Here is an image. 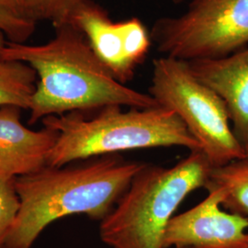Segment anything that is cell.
<instances>
[{
	"label": "cell",
	"mask_w": 248,
	"mask_h": 248,
	"mask_svg": "<svg viewBox=\"0 0 248 248\" xmlns=\"http://www.w3.org/2000/svg\"><path fill=\"white\" fill-rule=\"evenodd\" d=\"M75 166H46L14 179L19 211L4 248H31L53 222L75 214L102 221L113 210L145 163L117 155Z\"/></svg>",
	"instance_id": "cell-2"
},
{
	"label": "cell",
	"mask_w": 248,
	"mask_h": 248,
	"mask_svg": "<svg viewBox=\"0 0 248 248\" xmlns=\"http://www.w3.org/2000/svg\"><path fill=\"white\" fill-rule=\"evenodd\" d=\"M151 40L184 62L235 53L248 44V0H189L183 13L155 22Z\"/></svg>",
	"instance_id": "cell-6"
},
{
	"label": "cell",
	"mask_w": 248,
	"mask_h": 248,
	"mask_svg": "<svg viewBox=\"0 0 248 248\" xmlns=\"http://www.w3.org/2000/svg\"><path fill=\"white\" fill-rule=\"evenodd\" d=\"M124 37L125 53L135 67L138 66L149 52L151 36L138 18H130L120 22Z\"/></svg>",
	"instance_id": "cell-14"
},
{
	"label": "cell",
	"mask_w": 248,
	"mask_h": 248,
	"mask_svg": "<svg viewBox=\"0 0 248 248\" xmlns=\"http://www.w3.org/2000/svg\"><path fill=\"white\" fill-rule=\"evenodd\" d=\"M151 82L148 94L179 117L213 168L245 158L224 102L196 78L186 62L168 56L154 60Z\"/></svg>",
	"instance_id": "cell-5"
},
{
	"label": "cell",
	"mask_w": 248,
	"mask_h": 248,
	"mask_svg": "<svg viewBox=\"0 0 248 248\" xmlns=\"http://www.w3.org/2000/svg\"><path fill=\"white\" fill-rule=\"evenodd\" d=\"M204 187L222 188V208L248 218V158L213 168Z\"/></svg>",
	"instance_id": "cell-11"
},
{
	"label": "cell",
	"mask_w": 248,
	"mask_h": 248,
	"mask_svg": "<svg viewBox=\"0 0 248 248\" xmlns=\"http://www.w3.org/2000/svg\"><path fill=\"white\" fill-rule=\"evenodd\" d=\"M245 158H248V147L246 148V156H245Z\"/></svg>",
	"instance_id": "cell-20"
},
{
	"label": "cell",
	"mask_w": 248,
	"mask_h": 248,
	"mask_svg": "<svg viewBox=\"0 0 248 248\" xmlns=\"http://www.w3.org/2000/svg\"><path fill=\"white\" fill-rule=\"evenodd\" d=\"M71 26L87 38L98 59L122 84L132 79L136 67L128 59L120 22H113L106 12L89 0L75 10Z\"/></svg>",
	"instance_id": "cell-10"
},
{
	"label": "cell",
	"mask_w": 248,
	"mask_h": 248,
	"mask_svg": "<svg viewBox=\"0 0 248 248\" xmlns=\"http://www.w3.org/2000/svg\"><path fill=\"white\" fill-rule=\"evenodd\" d=\"M175 4H181L182 2H184L185 0H172Z\"/></svg>",
	"instance_id": "cell-19"
},
{
	"label": "cell",
	"mask_w": 248,
	"mask_h": 248,
	"mask_svg": "<svg viewBox=\"0 0 248 248\" xmlns=\"http://www.w3.org/2000/svg\"><path fill=\"white\" fill-rule=\"evenodd\" d=\"M37 78L35 70L25 62L0 59V108L30 109Z\"/></svg>",
	"instance_id": "cell-12"
},
{
	"label": "cell",
	"mask_w": 248,
	"mask_h": 248,
	"mask_svg": "<svg viewBox=\"0 0 248 248\" xmlns=\"http://www.w3.org/2000/svg\"><path fill=\"white\" fill-rule=\"evenodd\" d=\"M84 0H24L28 18L49 20L57 28L70 25L75 10Z\"/></svg>",
	"instance_id": "cell-13"
},
{
	"label": "cell",
	"mask_w": 248,
	"mask_h": 248,
	"mask_svg": "<svg viewBox=\"0 0 248 248\" xmlns=\"http://www.w3.org/2000/svg\"><path fill=\"white\" fill-rule=\"evenodd\" d=\"M212 165L202 150L190 151L171 168L145 164L99 226L109 248H165L170 220L188 194L205 186Z\"/></svg>",
	"instance_id": "cell-4"
},
{
	"label": "cell",
	"mask_w": 248,
	"mask_h": 248,
	"mask_svg": "<svg viewBox=\"0 0 248 248\" xmlns=\"http://www.w3.org/2000/svg\"><path fill=\"white\" fill-rule=\"evenodd\" d=\"M19 205L14 179L0 177V248H4L6 240L17 219Z\"/></svg>",
	"instance_id": "cell-15"
},
{
	"label": "cell",
	"mask_w": 248,
	"mask_h": 248,
	"mask_svg": "<svg viewBox=\"0 0 248 248\" xmlns=\"http://www.w3.org/2000/svg\"><path fill=\"white\" fill-rule=\"evenodd\" d=\"M0 59L31 66L38 83L30 108V124L48 116L101 109L108 106L160 107L151 97L120 83L98 59L87 38L65 25L43 45L7 42Z\"/></svg>",
	"instance_id": "cell-1"
},
{
	"label": "cell",
	"mask_w": 248,
	"mask_h": 248,
	"mask_svg": "<svg viewBox=\"0 0 248 248\" xmlns=\"http://www.w3.org/2000/svg\"><path fill=\"white\" fill-rule=\"evenodd\" d=\"M6 40H5V34L2 31H0V52L1 50L4 48V46L6 45Z\"/></svg>",
	"instance_id": "cell-18"
},
{
	"label": "cell",
	"mask_w": 248,
	"mask_h": 248,
	"mask_svg": "<svg viewBox=\"0 0 248 248\" xmlns=\"http://www.w3.org/2000/svg\"><path fill=\"white\" fill-rule=\"evenodd\" d=\"M42 123L57 133L47 163L54 168L123 151L171 146L202 150L179 117L162 107L124 111L108 106L92 118L76 111L48 116Z\"/></svg>",
	"instance_id": "cell-3"
},
{
	"label": "cell",
	"mask_w": 248,
	"mask_h": 248,
	"mask_svg": "<svg viewBox=\"0 0 248 248\" xmlns=\"http://www.w3.org/2000/svg\"><path fill=\"white\" fill-rule=\"evenodd\" d=\"M207 190L201 203L170 220L164 248H248V218L222 210V188Z\"/></svg>",
	"instance_id": "cell-7"
},
{
	"label": "cell",
	"mask_w": 248,
	"mask_h": 248,
	"mask_svg": "<svg viewBox=\"0 0 248 248\" xmlns=\"http://www.w3.org/2000/svg\"><path fill=\"white\" fill-rule=\"evenodd\" d=\"M0 11L16 18L30 20L27 16L24 0H0Z\"/></svg>",
	"instance_id": "cell-17"
},
{
	"label": "cell",
	"mask_w": 248,
	"mask_h": 248,
	"mask_svg": "<svg viewBox=\"0 0 248 248\" xmlns=\"http://www.w3.org/2000/svg\"><path fill=\"white\" fill-rule=\"evenodd\" d=\"M34 29L35 22L0 11V31L9 37L10 42L22 44L32 34Z\"/></svg>",
	"instance_id": "cell-16"
},
{
	"label": "cell",
	"mask_w": 248,
	"mask_h": 248,
	"mask_svg": "<svg viewBox=\"0 0 248 248\" xmlns=\"http://www.w3.org/2000/svg\"><path fill=\"white\" fill-rule=\"evenodd\" d=\"M20 109L0 108V177L15 179L44 169L57 139L48 128L33 131L24 126Z\"/></svg>",
	"instance_id": "cell-9"
},
{
	"label": "cell",
	"mask_w": 248,
	"mask_h": 248,
	"mask_svg": "<svg viewBox=\"0 0 248 248\" xmlns=\"http://www.w3.org/2000/svg\"><path fill=\"white\" fill-rule=\"evenodd\" d=\"M196 78L213 90L227 108L233 134L248 147V49L186 62Z\"/></svg>",
	"instance_id": "cell-8"
}]
</instances>
